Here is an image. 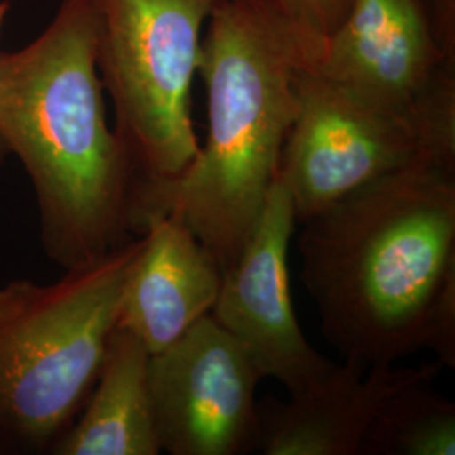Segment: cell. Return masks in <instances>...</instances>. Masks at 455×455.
Listing matches in <instances>:
<instances>
[{
  "instance_id": "obj_1",
  "label": "cell",
  "mask_w": 455,
  "mask_h": 455,
  "mask_svg": "<svg viewBox=\"0 0 455 455\" xmlns=\"http://www.w3.org/2000/svg\"><path fill=\"white\" fill-rule=\"evenodd\" d=\"M302 280L344 359L455 366V159L427 156L300 223Z\"/></svg>"
},
{
  "instance_id": "obj_2",
  "label": "cell",
  "mask_w": 455,
  "mask_h": 455,
  "mask_svg": "<svg viewBox=\"0 0 455 455\" xmlns=\"http://www.w3.org/2000/svg\"><path fill=\"white\" fill-rule=\"evenodd\" d=\"M0 142L31 180L41 246L69 270L129 242L135 176L105 107L90 0L0 51Z\"/></svg>"
},
{
  "instance_id": "obj_3",
  "label": "cell",
  "mask_w": 455,
  "mask_h": 455,
  "mask_svg": "<svg viewBox=\"0 0 455 455\" xmlns=\"http://www.w3.org/2000/svg\"><path fill=\"white\" fill-rule=\"evenodd\" d=\"M306 68L292 36L263 0H220L203 34L206 144L186 171L135 196L131 228L171 214L227 268L240 255L275 182Z\"/></svg>"
},
{
  "instance_id": "obj_4",
  "label": "cell",
  "mask_w": 455,
  "mask_h": 455,
  "mask_svg": "<svg viewBox=\"0 0 455 455\" xmlns=\"http://www.w3.org/2000/svg\"><path fill=\"white\" fill-rule=\"evenodd\" d=\"M139 246L140 235L51 285L33 282L0 323L2 443L51 449L75 420L101 370Z\"/></svg>"
},
{
  "instance_id": "obj_5",
  "label": "cell",
  "mask_w": 455,
  "mask_h": 455,
  "mask_svg": "<svg viewBox=\"0 0 455 455\" xmlns=\"http://www.w3.org/2000/svg\"><path fill=\"white\" fill-rule=\"evenodd\" d=\"M218 2L90 0L100 80L135 176L132 203L180 178L199 150L191 88Z\"/></svg>"
},
{
  "instance_id": "obj_6",
  "label": "cell",
  "mask_w": 455,
  "mask_h": 455,
  "mask_svg": "<svg viewBox=\"0 0 455 455\" xmlns=\"http://www.w3.org/2000/svg\"><path fill=\"white\" fill-rule=\"evenodd\" d=\"M307 69L370 107L415 120L455 150L452 56L425 0H353Z\"/></svg>"
},
{
  "instance_id": "obj_7",
  "label": "cell",
  "mask_w": 455,
  "mask_h": 455,
  "mask_svg": "<svg viewBox=\"0 0 455 455\" xmlns=\"http://www.w3.org/2000/svg\"><path fill=\"white\" fill-rule=\"evenodd\" d=\"M297 95L276 172L297 223L422 157L455 159L415 120L370 107L312 69H300Z\"/></svg>"
},
{
  "instance_id": "obj_8",
  "label": "cell",
  "mask_w": 455,
  "mask_h": 455,
  "mask_svg": "<svg viewBox=\"0 0 455 455\" xmlns=\"http://www.w3.org/2000/svg\"><path fill=\"white\" fill-rule=\"evenodd\" d=\"M261 374L212 314L161 353L148 381L161 452L243 455L257 451Z\"/></svg>"
},
{
  "instance_id": "obj_9",
  "label": "cell",
  "mask_w": 455,
  "mask_h": 455,
  "mask_svg": "<svg viewBox=\"0 0 455 455\" xmlns=\"http://www.w3.org/2000/svg\"><path fill=\"white\" fill-rule=\"evenodd\" d=\"M297 225L292 197L272 184L240 255L221 270L212 317L243 346L261 378L291 395L309 390L334 370L304 336L293 310L289 246Z\"/></svg>"
},
{
  "instance_id": "obj_10",
  "label": "cell",
  "mask_w": 455,
  "mask_h": 455,
  "mask_svg": "<svg viewBox=\"0 0 455 455\" xmlns=\"http://www.w3.org/2000/svg\"><path fill=\"white\" fill-rule=\"evenodd\" d=\"M442 363L396 368L366 366L344 359L309 390L287 402L259 403L257 452L265 455H361L364 437L396 391L425 376L439 374Z\"/></svg>"
},
{
  "instance_id": "obj_11",
  "label": "cell",
  "mask_w": 455,
  "mask_h": 455,
  "mask_svg": "<svg viewBox=\"0 0 455 455\" xmlns=\"http://www.w3.org/2000/svg\"><path fill=\"white\" fill-rule=\"evenodd\" d=\"M124 282L116 327L150 355L178 341L212 312L221 268L195 233L171 214L148 216Z\"/></svg>"
},
{
  "instance_id": "obj_12",
  "label": "cell",
  "mask_w": 455,
  "mask_h": 455,
  "mask_svg": "<svg viewBox=\"0 0 455 455\" xmlns=\"http://www.w3.org/2000/svg\"><path fill=\"white\" fill-rule=\"evenodd\" d=\"M150 353L125 329L115 327L93 393L51 447L56 455H157L148 381Z\"/></svg>"
},
{
  "instance_id": "obj_13",
  "label": "cell",
  "mask_w": 455,
  "mask_h": 455,
  "mask_svg": "<svg viewBox=\"0 0 455 455\" xmlns=\"http://www.w3.org/2000/svg\"><path fill=\"white\" fill-rule=\"evenodd\" d=\"M425 376L396 391L371 423L361 455H454L455 405Z\"/></svg>"
},
{
  "instance_id": "obj_14",
  "label": "cell",
  "mask_w": 455,
  "mask_h": 455,
  "mask_svg": "<svg viewBox=\"0 0 455 455\" xmlns=\"http://www.w3.org/2000/svg\"><path fill=\"white\" fill-rule=\"evenodd\" d=\"M292 36L306 68L315 65L353 0H263Z\"/></svg>"
},
{
  "instance_id": "obj_15",
  "label": "cell",
  "mask_w": 455,
  "mask_h": 455,
  "mask_svg": "<svg viewBox=\"0 0 455 455\" xmlns=\"http://www.w3.org/2000/svg\"><path fill=\"white\" fill-rule=\"evenodd\" d=\"M33 282L31 280H14L9 283L0 285V323L14 310L19 307V304L26 299L29 292ZM2 439H0V447H2Z\"/></svg>"
},
{
  "instance_id": "obj_16",
  "label": "cell",
  "mask_w": 455,
  "mask_h": 455,
  "mask_svg": "<svg viewBox=\"0 0 455 455\" xmlns=\"http://www.w3.org/2000/svg\"><path fill=\"white\" fill-rule=\"evenodd\" d=\"M9 11H11V2L9 0H0V33L4 29V24H5V19L9 16ZM7 157H9V154H7L5 147L2 146V142H0V171L7 161Z\"/></svg>"
},
{
  "instance_id": "obj_17",
  "label": "cell",
  "mask_w": 455,
  "mask_h": 455,
  "mask_svg": "<svg viewBox=\"0 0 455 455\" xmlns=\"http://www.w3.org/2000/svg\"><path fill=\"white\" fill-rule=\"evenodd\" d=\"M445 4H447V5H449V0H445Z\"/></svg>"
}]
</instances>
